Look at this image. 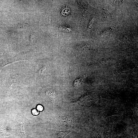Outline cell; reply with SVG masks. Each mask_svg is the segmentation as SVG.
Masks as SVG:
<instances>
[{"instance_id":"1","label":"cell","mask_w":138,"mask_h":138,"mask_svg":"<svg viewBox=\"0 0 138 138\" xmlns=\"http://www.w3.org/2000/svg\"><path fill=\"white\" fill-rule=\"evenodd\" d=\"M72 131L71 130L64 131L55 130V138H64L69 133Z\"/></svg>"},{"instance_id":"2","label":"cell","mask_w":138,"mask_h":138,"mask_svg":"<svg viewBox=\"0 0 138 138\" xmlns=\"http://www.w3.org/2000/svg\"><path fill=\"white\" fill-rule=\"evenodd\" d=\"M46 94L49 98L54 100L55 98L56 94L55 91L53 89L48 90L46 92Z\"/></svg>"},{"instance_id":"3","label":"cell","mask_w":138,"mask_h":138,"mask_svg":"<svg viewBox=\"0 0 138 138\" xmlns=\"http://www.w3.org/2000/svg\"><path fill=\"white\" fill-rule=\"evenodd\" d=\"M70 9L68 8H66L63 10L62 13L64 16H66L70 14Z\"/></svg>"},{"instance_id":"4","label":"cell","mask_w":138,"mask_h":138,"mask_svg":"<svg viewBox=\"0 0 138 138\" xmlns=\"http://www.w3.org/2000/svg\"><path fill=\"white\" fill-rule=\"evenodd\" d=\"M32 113L34 115H37L39 113L38 111L36 109H34L32 110Z\"/></svg>"},{"instance_id":"5","label":"cell","mask_w":138,"mask_h":138,"mask_svg":"<svg viewBox=\"0 0 138 138\" xmlns=\"http://www.w3.org/2000/svg\"><path fill=\"white\" fill-rule=\"evenodd\" d=\"M46 69L45 67H44L40 69L38 72V74H41L43 73L46 70Z\"/></svg>"},{"instance_id":"6","label":"cell","mask_w":138,"mask_h":138,"mask_svg":"<svg viewBox=\"0 0 138 138\" xmlns=\"http://www.w3.org/2000/svg\"><path fill=\"white\" fill-rule=\"evenodd\" d=\"M37 108L38 110L40 111H43V107L40 105H39L37 106Z\"/></svg>"}]
</instances>
